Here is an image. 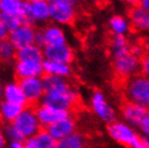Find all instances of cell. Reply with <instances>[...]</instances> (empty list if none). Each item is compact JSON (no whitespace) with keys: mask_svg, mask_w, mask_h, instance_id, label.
<instances>
[{"mask_svg":"<svg viewBox=\"0 0 149 148\" xmlns=\"http://www.w3.org/2000/svg\"><path fill=\"white\" fill-rule=\"evenodd\" d=\"M130 21L121 15H113L109 20V29L115 36H124L130 31Z\"/></svg>","mask_w":149,"mask_h":148,"instance_id":"obj_22","label":"cell"},{"mask_svg":"<svg viewBox=\"0 0 149 148\" xmlns=\"http://www.w3.org/2000/svg\"><path fill=\"white\" fill-rule=\"evenodd\" d=\"M145 137V136H144ZM146 140H147V144H148V148H149V138H147V137H146Z\"/></svg>","mask_w":149,"mask_h":148,"instance_id":"obj_47","label":"cell"},{"mask_svg":"<svg viewBox=\"0 0 149 148\" xmlns=\"http://www.w3.org/2000/svg\"><path fill=\"white\" fill-rule=\"evenodd\" d=\"M124 94L127 102L142 105L149 108V79L143 75L130 78L125 83Z\"/></svg>","mask_w":149,"mask_h":148,"instance_id":"obj_1","label":"cell"},{"mask_svg":"<svg viewBox=\"0 0 149 148\" xmlns=\"http://www.w3.org/2000/svg\"><path fill=\"white\" fill-rule=\"evenodd\" d=\"M141 73L144 77L149 79V55L146 54L141 59Z\"/></svg>","mask_w":149,"mask_h":148,"instance_id":"obj_31","label":"cell"},{"mask_svg":"<svg viewBox=\"0 0 149 148\" xmlns=\"http://www.w3.org/2000/svg\"><path fill=\"white\" fill-rule=\"evenodd\" d=\"M9 148H26L24 142H11L9 144Z\"/></svg>","mask_w":149,"mask_h":148,"instance_id":"obj_39","label":"cell"},{"mask_svg":"<svg viewBox=\"0 0 149 148\" xmlns=\"http://www.w3.org/2000/svg\"><path fill=\"white\" fill-rule=\"evenodd\" d=\"M2 135H3L8 141L11 142H25L26 138L23 136L22 133L19 132L17 128L14 126L13 122L4 123L2 126Z\"/></svg>","mask_w":149,"mask_h":148,"instance_id":"obj_26","label":"cell"},{"mask_svg":"<svg viewBox=\"0 0 149 148\" xmlns=\"http://www.w3.org/2000/svg\"><path fill=\"white\" fill-rule=\"evenodd\" d=\"M13 123L26 140L35 136L42 129L36 115V109L31 106H27L24 108V110L13 121Z\"/></svg>","mask_w":149,"mask_h":148,"instance_id":"obj_4","label":"cell"},{"mask_svg":"<svg viewBox=\"0 0 149 148\" xmlns=\"http://www.w3.org/2000/svg\"><path fill=\"white\" fill-rule=\"evenodd\" d=\"M17 82L19 83L23 90V93L26 97L28 106H34L38 102H41L45 93L42 78L34 77L26 78V79H19Z\"/></svg>","mask_w":149,"mask_h":148,"instance_id":"obj_7","label":"cell"},{"mask_svg":"<svg viewBox=\"0 0 149 148\" xmlns=\"http://www.w3.org/2000/svg\"><path fill=\"white\" fill-rule=\"evenodd\" d=\"M53 148H71V147L69 146V145H68V143L66 142V140L64 138V140H62V141H57V142H56Z\"/></svg>","mask_w":149,"mask_h":148,"instance_id":"obj_37","label":"cell"},{"mask_svg":"<svg viewBox=\"0 0 149 148\" xmlns=\"http://www.w3.org/2000/svg\"><path fill=\"white\" fill-rule=\"evenodd\" d=\"M42 80H43L45 92H48V91H67L72 88L68 83L67 79L64 77L45 75L42 77Z\"/></svg>","mask_w":149,"mask_h":148,"instance_id":"obj_20","label":"cell"},{"mask_svg":"<svg viewBox=\"0 0 149 148\" xmlns=\"http://www.w3.org/2000/svg\"><path fill=\"white\" fill-rule=\"evenodd\" d=\"M91 4H94V6H102L104 4L107 0H88Z\"/></svg>","mask_w":149,"mask_h":148,"instance_id":"obj_43","label":"cell"},{"mask_svg":"<svg viewBox=\"0 0 149 148\" xmlns=\"http://www.w3.org/2000/svg\"><path fill=\"white\" fill-rule=\"evenodd\" d=\"M35 45L40 47V48H45L47 43H45V35H43V30H38L36 33V37H35Z\"/></svg>","mask_w":149,"mask_h":148,"instance_id":"obj_32","label":"cell"},{"mask_svg":"<svg viewBox=\"0 0 149 148\" xmlns=\"http://www.w3.org/2000/svg\"><path fill=\"white\" fill-rule=\"evenodd\" d=\"M148 12L143 9L141 6H135L131 8L129 12L131 25L137 30L147 29V19H148Z\"/></svg>","mask_w":149,"mask_h":148,"instance_id":"obj_18","label":"cell"},{"mask_svg":"<svg viewBox=\"0 0 149 148\" xmlns=\"http://www.w3.org/2000/svg\"><path fill=\"white\" fill-rule=\"evenodd\" d=\"M47 45H66V36L58 25H49L43 29Z\"/></svg>","mask_w":149,"mask_h":148,"instance_id":"obj_17","label":"cell"},{"mask_svg":"<svg viewBox=\"0 0 149 148\" xmlns=\"http://www.w3.org/2000/svg\"><path fill=\"white\" fill-rule=\"evenodd\" d=\"M36 30L34 27L30 25H22L14 31L10 33L9 35V40L12 42V45L15 48L19 49L27 47V45H34L35 43V37H36Z\"/></svg>","mask_w":149,"mask_h":148,"instance_id":"obj_11","label":"cell"},{"mask_svg":"<svg viewBox=\"0 0 149 148\" xmlns=\"http://www.w3.org/2000/svg\"><path fill=\"white\" fill-rule=\"evenodd\" d=\"M50 19L57 25L70 24L76 17V7L80 0H48Z\"/></svg>","mask_w":149,"mask_h":148,"instance_id":"obj_3","label":"cell"},{"mask_svg":"<svg viewBox=\"0 0 149 148\" xmlns=\"http://www.w3.org/2000/svg\"><path fill=\"white\" fill-rule=\"evenodd\" d=\"M43 71L49 76H57V77L66 78L71 74V68L69 64L52 62V61H43Z\"/></svg>","mask_w":149,"mask_h":148,"instance_id":"obj_19","label":"cell"},{"mask_svg":"<svg viewBox=\"0 0 149 148\" xmlns=\"http://www.w3.org/2000/svg\"><path fill=\"white\" fill-rule=\"evenodd\" d=\"M35 109H36V115H37L38 120H39L42 129H47L49 126H51L53 123L57 122V121L71 115L70 111L60 110V109L45 106L42 104L35 107Z\"/></svg>","mask_w":149,"mask_h":148,"instance_id":"obj_10","label":"cell"},{"mask_svg":"<svg viewBox=\"0 0 149 148\" xmlns=\"http://www.w3.org/2000/svg\"><path fill=\"white\" fill-rule=\"evenodd\" d=\"M139 129H141V131H142L143 136L149 138V116L147 117V119L145 120V122L143 123V126H141Z\"/></svg>","mask_w":149,"mask_h":148,"instance_id":"obj_35","label":"cell"},{"mask_svg":"<svg viewBox=\"0 0 149 148\" xmlns=\"http://www.w3.org/2000/svg\"><path fill=\"white\" fill-rule=\"evenodd\" d=\"M147 29L149 30V14H148V19H147Z\"/></svg>","mask_w":149,"mask_h":148,"instance_id":"obj_46","label":"cell"},{"mask_svg":"<svg viewBox=\"0 0 149 148\" xmlns=\"http://www.w3.org/2000/svg\"><path fill=\"white\" fill-rule=\"evenodd\" d=\"M24 143H25V147H26V148H38V146L36 145V143H35V141H34V138H33V137L27 138Z\"/></svg>","mask_w":149,"mask_h":148,"instance_id":"obj_38","label":"cell"},{"mask_svg":"<svg viewBox=\"0 0 149 148\" xmlns=\"http://www.w3.org/2000/svg\"><path fill=\"white\" fill-rule=\"evenodd\" d=\"M16 53H17V49L12 45V42L9 39L1 40V42H0V55H1L2 61L10 62L14 57H16Z\"/></svg>","mask_w":149,"mask_h":148,"instance_id":"obj_28","label":"cell"},{"mask_svg":"<svg viewBox=\"0 0 149 148\" xmlns=\"http://www.w3.org/2000/svg\"><path fill=\"white\" fill-rule=\"evenodd\" d=\"M139 6H141L143 9H145L146 11L149 13V0H142Z\"/></svg>","mask_w":149,"mask_h":148,"instance_id":"obj_42","label":"cell"},{"mask_svg":"<svg viewBox=\"0 0 149 148\" xmlns=\"http://www.w3.org/2000/svg\"><path fill=\"white\" fill-rule=\"evenodd\" d=\"M121 116L124 122L132 128H141L149 116V108L132 102H127L121 107Z\"/></svg>","mask_w":149,"mask_h":148,"instance_id":"obj_8","label":"cell"},{"mask_svg":"<svg viewBox=\"0 0 149 148\" xmlns=\"http://www.w3.org/2000/svg\"><path fill=\"white\" fill-rule=\"evenodd\" d=\"M9 35H10L9 30L2 24H0V39L1 40H6V39L9 38Z\"/></svg>","mask_w":149,"mask_h":148,"instance_id":"obj_36","label":"cell"},{"mask_svg":"<svg viewBox=\"0 0 149 148\" xmlns=\"http://www.w3.org/2000/svg\"><path fill=\"white\" fill-rule=\"evenodd\" d=\"M107 132L113 141L127 148H130L138 138L137 133L132 126L125 122L117 120L107 126Z\"/></svg>","mask_w":149,"mask_h":148,"instance_id":"obj_5","label":"cell"},{"mask_svg":"<svg viewBox=\"0 0 149 148\" xmlns=\"http://www.w3.org/2000/svg\"><path fill=\"white\" fill-rule=\"evenodd\" d=\"M22 4L23 0H0V11L4 14L19 15Z\"/></svg>","mask_w":149,"mask_h":148,"instance_id":"obj_25","label":"cell"},{"mask_svg":"<svg viewBox=\"0 0 149 148\" xmlns=\"http://www.w3.org/2000/svg\"><path fill=\"white\" fill-rule=\"evenodd\" d=\"M47 131L51 134V136L57 141H62L76 132V121L72 116H68L57 122L53 123L47 128Z\"/></svg>","mask_w":149,"mask_h":148,"instance_id":"obj_12","label":"cell"},{"mask_svg":"<svg viewBox=\"0 0 149 148\" xmlns=\"http://www.w3.org/2000/svg\"><path fill=\"white\" fill-rule=\"evenodd\" d=\"M27 2H30V3H33V2H36V1H40V0H25Z\"/></svg>","mask_w":149,"mask_h":148,"instance_id":"obj_45","label":"cell"},{"mask_svg":"<svg viewBox=\"0 0 149 148\" xmlns=\"http://www.w3.org/2000/svg\"><path fill=\"white\" fill-rule=\"evenodd\" d=\"M77 91L71 88L67 91H48L45 93L40 104L60 110L70 111L78 104Z\"/></svg>","mask_w":149,"mask_h":148,"instance_id":"obj_2","label":"cell"},{"mask_svg":"<svg viewBox=\"0 0 149 148\" xmlns=\"http://www.w3.org/2000/svg\"><path fill=\"white\" fill-rule=\"evenodd\" d=\"M83 148H86V147H83Z\"/></svg>","mask_w":149,"mask_h":148,"instance_id":"obj_48","label":"cell"},{"mask_svg":"<svg viewBox=\"0 0 149 148\" xmlns=\"http://www.w3.org/2000/svg\"><path fill=\"white\" fill-rule=\"evenodd\" d=\"M130 148H148L147 140L144 136H138V138L132 144Z\"/></svg>","mask_w":149,"mask_h":148,"instance_id":"obj_33","label":"cell"},{"mask_svg":"<svg viewBox=\"0 0 149 148\" xmlns=\"http://www.w3.org/2000/svg\"><path fill=\"white\" fill-rule=\"evenodd\" d=\"M43 49L34 45H27L17 50L16 59L17 61H33V62H43L45 61Z\"/></svg>","mask_w":149,"mask_h":148,"instance_id":"obj_16","label":"cell"},{"mask_svg":"<svg viewBox=\"0 0 149 148\" xmlns=\"http://www.w3.org/2000/svg\"><path fill=\"white\" fill-rule=\"evenodd\" d=\"M0 24H2L9 30V33L14 31L15 29L22 26V22L19 15H10L4 13H0Z\"/></svg>","mask_w":149,"mask_h":148,"instance_id":"obj_29","label":"cell"},{"mask_svg":"<svg viewBox=\"0 0 149 148\" xmlns=\"http://www.w3.org/2000/svg\"><path fill=\"white\" fill-rule=\"evenodd\" d=\"M43 54L47 61L64 64H69L74 59V51L67 43L62 45H47L43 48Z\"/></svg>","mask_w":149,"mask_h":148,"instance_id":"obj_13","label":"cell"},{"mask_svg":"<svg viewBox=\"0 0 149 148\" xmlns=\"http://www.w3.org/2000/svg\"><path fill=\"white\" fill-rule=\"evenodd\" d=\"M31 13L37 22H45L50 19V3L48 0H40L31 3Z\"/></svg>","mask_w":149,"mask_h":148,"instance_id":"obj_23","label":"cell"},{"mask_svg":"<svg viewBox=\"0 0 149 148\" xmlns=\"http://www.w3.org/2000/svg\"><path fill=\"white\" fill-rule=\"evenodd\" d=\"M43 62L33 61H17L15 64V74L19 79L41 77L43 74Z\"/></svg>","mask_w":149,"mask_h":148,"instance_id":"obj_14","label":"cell"},{"mask_svg":"<svg viewBox=\"0 0 149 148\" xmlns=\"http://www.w3.org/2000/svg\"><path fill=\"white\" fill-rule=\"evenodd\" d=\"M25 107H22L19 105L9 103L7 101H2L0 106V112H1V119L4 123L13 122L15 119L19 116V114L24 110Z\"/></svg>","mask_w":149,"mask_h":148,"instance_id":"obj_21","label":"cell"},{"mask_svg":"<svg viewBox=\"0 0 149 148\" xmlns=\"http://www.w3.org/2000/svg\"><path fill=\"white\" fill-rule=\"evenodd\" d=\"M38 148H53L56 141L51 136L45 129H41L35 136H33Z\"/></svg>","mask_w":149,"mask_h":148,"instance_id":"obj_27","label":"cell"},{"mask_svg":"<svg viewBox=\"0 0 149 148\" xmlns=\"http://www.w3.org/2000/svg\"><path fill=\"white\" fill-rule=\"evenodd\" d=\"M2 95H3V101H7L9 103L19 105L22 107H27L28 103L23 90L21 88L19 82H9L3 87L2 90Z\"/></svg>","mask_w":149,"mask_h":148,"instance_id":"obj_15","label":"cell"},{"mask_svg":"<svg viewBox=\"0 0 149 148\" xmlns=\"http://www.w3.org/2000/svg\"><path fill=\"white\" fill-rule=\"evenodd\" d=\"M113 71L116 75L120 78L127 79L136 76L141 71V59L132 53H127L124 55L113 59Z\"/></svg>","mask_w":149,"mask_h":148,"instance_id":"obj_6","label":"cell"},{"mask_svg":"<svg viewBox=\"0 0 149 148\" xmlns=\"http://www.w3.org/2000/svg\"><path fill=\"white\" fill-rule=\"evenodd\" d=\"M144 47L143 45H133L131 47V53L133 54V55L137 56L139 57L141 55H143V53H144Z\"/></svg>","mask_w":149,"mask_h":148,"instance_id":"obj_34","label":"cell"},{"mask_svg":"<svg viewBox=\"0 0 149 148\" xmlns=\"http://www.w3.org/2000/svg\"><path fill=\"white\" fill-rule=\"evenodd\" d=\"M125 3L130 4L132 7H135V6H139L141 4V1L142 0H123Z\"/></svg>","mask_w":149,"mask_h":148,"instance_id":"obj_40","label":"cell"},{"mask_svg":"<svg viewBox=\"0 0 149 148\" xmlns=\"http://www.w3.org/2000/svg\"><path fill=\"white\" fill-rule=\"evenodd\" d=\"M110 50L113 55V59L130 53L131 47L129 45L127 37L125 36H113L111 43H110Z\"/></svg>","mask_w":149,"mask_h":148,"instance_id":"obj_24","label":"cell"},{"mask_svg":"<svg viewBox=\"0 0 149 148\" xmlns=\"http://www.w3.org/2000/svg\"><path fill=\"white\" fill-rule=\"evenodd\" d=\"M91 107L94 114L102 119L104 122L111 123L116 121V112L106 100L105 95L101 91H94L91 96Z\"/></svg>","mask_w":149,"mask_h":148,"instance_id":"obj_9","label":"cell"},{"mask_svg":"<svg viewBox=\"0 0 149 148\" xmlns=\"http://www.w3.org/2000/svg\"><path fill=\"white\" fill-rule=\"evenodd\" d=\"M143 47H144V50H145L146 54L149 55V37H147L143 42Z\"/></svg>","mask_w":149,"mask_h":148,"instance_id":"obj_41","label":"cell"},{"mask_svg":"<svg viewBox=\"0 0 149 148\" xmlns=\"http://www.w3.org/2000/svg\"><path fill=\"white\" fill-rule=\"evenodd\" d=\"M19 16L21 19L22 25L33 26V24L36 21L34 20V16H33V13H31V3L30 2H27L25 0H23L22 10H21V13H19Z\"/></svg>","mask_w":149,"mask_h":148,"instance_id":"obj_30","label":"cell"},{"mask_svg":"<svg viewBox=\"0 0 149 148\" xmlns=\"http://www.w3.org/2000/svg\"><path fill=\"white\" fill-rule=\"evenodd\" d=\"M6 141H7V138L1 134V135H0V147L1 148H4V143H6Z\"/></svg>","mask_w":149,"mask_h":148,"instance_id":"obj_44","label":"cell"}]
</instances>
